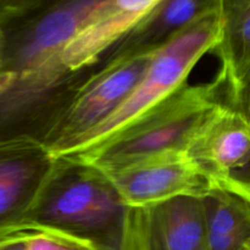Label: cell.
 <instances>
[{"label":"cell","mask_w":250,"mask_h":250,"mask_svg":"<svg viewBox=\"0 0 250 250\" xmlns=\"http://www.w3.org/2000/svg\"><path fill=\"white\" fill-rule=\"evenodd\" d=\"M127 211L103 171L55 159L24 222L81 237L99 250H125Z\"/></svg>","instance_id":"cell-1"},{"label":"cell","mask_w":250,"mask_h":250,"mask_svg":"<svg viewBox=\"0 0 250 250\" xmlns=\"http://www.w3.org/2000/svg\"><path fill=\"white\" fill-rule=\"evenodd\" d=\"M221 31L219 5L155 49L146 72L125 102L102 124L68 144L53 159L87 158L171 97L186 84L200 59L219 45Z\"/></svg>","instance_id":"cell-2"},{"label":"cell","mask_w":250,"mask_h":250,"mask_svg":"<svg viewBox=\"0 0 250 250\" xmlns=\"http://www.w3.org/2000/svg\"><path fill=\"white\" fill-rule=\"evenodd\" d=\"M220 83H186L97 151L72 161L110 170L164 151H186L205 119L221 104L216 98V85Z\"/></svg>","instance_id":"cell-3"},{"label":"cell","mask_w":250,"mask_h":250,"mask_svg":"<svg viewBox=\"0 0 250 250\" xmlns=\"http://www.w3.org/2000/svg\"><path fill=\"white\" fill-rule=\"evenodd\" d=\"M154 50L114 55L78 89L67 106L46 126L41 141L51 158L110 116L146 72Z\"/></svg>","instance_id":"cell-4"},{"label":"cell","mask_w":250,"mask_h":250,"mask_svg":"<svg viewBox=\"0 0 250 250\" xmlns=\"http://www.w3.org/2000/svg\"><path fill=\"white\" fill-rule=\"evenodd\" d=\"M100 171L131 209L154 207L180 197H205L217 188L185 150L164 151Z\"/></svg>","instance_id":"cell-5"},{"label":"cell","mask_w":250,"mask_h":250,"mask_svg":"<svg viewBox=\"0 0 250 250\" xmlns=\"http://www.w3.org/2000/svg\"><path fill=\"white\" fill-rule=\"evenodd\" d=\"M125 250H209L203 197L128 208Z\"/></svg>","instance_id":"cell-6"},{"label":"cell","mask_w":250,"mask_h":250,"mask_svg":"<svg viewBox=\"0 0 250 250\" xmlns=\"http://www.w3.org/2000/svg\"><path fill=\"white\" fill-rule=\"evenodd\" d=\"M53 164L37 137L0 139V239L23 224Z\"/></svg>","instance_id":"cell-7"},{"label":"cell","mask_w":250,"mask_h":250,"mask_svg":"<svg viewBox=\"0 0 250 250\" xmlns=\"http://www.w3.org/2000/svg\"><path fill=\"white\" fill-rule=\"evenodd\" d=\"M186 153L221 188L250 155V122L231 104H219L205 119Z\"/></svg>","instance_id":"cell-8"},{"label":"cell","mask_w":250,"mask_h":250,"mask_svg":"<svg viewBox=\"0 0 250 250\" xmlns=\"http://www.w3.org/2000/svg\"><path fill=\"white\" fill-rule=\"evenodd\" d=\"M219 5L220 0H161L117 44L114 55L155 50Z\"/></svg>","instance_id":"cell-9"},{"label":"cell","mask_w":250,"mask_h":250,"mask_svg":"<svg viewBox=\"0 0 250 250\" xmlns=\"http://www.w3.org/2000/svg\"><path fill=\"white\" fill-rule=\"evenodd\" d=\"M221 39L215 50L222 61L219 81L226 83L231 103L250 76V0H220Z\"/></svg>","instance_id":"cell-10"},{"label":"cell","mask_w":250,"mask_h":250,"mask_svg":"<svg viewBox=\"0 0 250 250\" xmlns=\"http://www.w3.org/2000/svg\"><path fill=\"white\" fill-rule=\"evenodd\" d=\"M209 250H250V203L225 188L203 197Z\"/></svg>","instance_id":"cell-11"},{"label":"cell","mask_w":250,"mask_h":250,"mask_svg":"<svg viewBox=\"0 0 250 250\" xmlns=\"http://www.w3.org/2000/svg\"><path fill=\"white\" fill-rule=\"evenodd\" d=\"M11 233L21 239L26 250H99L84 238L29 222L19 225Z\"/></svg>","instance_id":"cell-12"},{"label":"cell","mask_w":250,"mask_h":250,"mask_svg":"<svg viewBox=\"0 0 250 250\" xmlns=\"http://www.w3.org/2000/svg\"><path fill=\"white\" fill-rule=\"evenodd\" d=\"M61 1L62 0H1L0 24L38 15Z\"/></svg>","instance_id":"cell-13"},{"label":"cell","mask_w":250,"mask_h":250,"mask_svg":"<svg viewBox=\"0 0 250 250\" xmlns=\"http://www.w3.org/2000/svg\"><path fill=\"white\" fill-rule=\"evenodd\" d=\"M221 188L241 195L250 203V155L225 180Z\"/></svg>","instance_id":"cell-14"},{"label":"cell","mask_w":250,"mask_h":250,"mask_svg":"<svg viewBox=\"0 0 250 250\" xmlns=\"http://www.w3.org/2000/svg\"><path fill=\"white\" fill-rule=\"evenodd\" d=\"M231 105L238 109L250 122V76L236 99L231 103Z\"/></svg>","instance_id":"cell-15"},{"label":"cell","mask_w":250,"mask_h":250,"mask_svg":"<svg viewBox=\"0 0 250 250\" xmlns=\"http://www.w3.org/2000/svg\"><path fill=\"white\" fill-rule=\"evenodd\" d=\"M7 81L6 72V53H5V34L0 28V90L4 88Z\"/></svg>","instance_id":"cell-16"},{"label":"cell","mask_w":250,"mask_h":250,"mask_svg":"<svg viewBox=\"0 0 250 250\" xmlns=\"http://www.w3.org/2000/svg\"><path fill=\"white\" fill-rule=\"evenodd\" d=\"M0 249L1 250H26L21 239L14 233H10L5 238L0 239Z\"/></svg>","instance_id":"cell-17"},{"label":"cell","mask_w":250,"mask_h":250,"mask_svg":"<svg viewBox=\"0 0 250 250\" xmlns=\"http://www.w3.org/2000/svg\"><path fill=\"white\" fill-rule=\"evenodd\" d=\"M0 1H1V0H0Z\"/></svg>","instance_id":"cell-18"},{"label":"cell","mask_w":250,"mask_h":250,"mask_svg":"<svg viewBox=\"0 0 250 250\" xmlns=\"http://www.w3.org/2000/svg\"><path fill=\"white\" fill-rule=\"evenodd\" d=\"M0 250H1V249H0Z\"/></svg>","instance_id":"cell-19"}]
</instances>
